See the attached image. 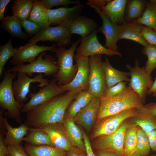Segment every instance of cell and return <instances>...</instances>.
<instances>
[{
    "label": "cell",
    "instance_id": "cell-14",
    "mask_svg": "<svg viewBox=\"0 0 156 156\" xmlns=\"http://www.w3.org/2000/svg\"><path fill=\"white\" fill-rule=\"evenodd\" d=\"M74 59L77 65V70L73 80L69 83L61 86L65 91L73 90H83L89 88V78L90 66L89 57L74 55Z\"/></svg>",
    "mask_w": 156,
    "mask_h": 156
},
{
    "label": "cell",
    "instance_id": "cell-15",
    "mask_svg": "<svg viewBox=\"0 0 156 156\" xmlns=\"http://www.w3.org/2000/svg\"><path fill=\"white\" fill-rule=\"evenodd\" d=\"M84 7V5L81 3L70 8L47 9L50 25H58L68 29L74 20L80 15Z\"/></svg>",
    "mask_w": 156,
    "mask_h": 156
},
{
    "label": "cell",
    "instance_id": "cell-13",
    "mask_svg": "<svg viewBox=\"0 0 156 156\" xmlns=\"http://www.w3.org/2000/svg\"><path fill=\"white\" fill-rule=\"evenodd\" d=\"M130 122L126 120L114 133L98 137L95 144L97 150L112 151L124 156L123 140L126 130Z\"/></svg>",
    "mask_w": 156,
    "mask_h": 156
},
{
    "label": "cell",
    "instance_id": "cell-54",
    "mask_svg": "<svg viewBox=\"0 0 156 156\" xmlns=\"http://www.w3.org/2000/svg\"><path fill=\"white\" fill-rule=\"evenodd\" d=\"M129 156H140L139 154L136 152L133 154Z\"/></svg>",
    "mask_w": 156,
    "mask_h": 156
},
{
    "label": "cell",
    "instance_id": "cell-49",
    "mask_svg": "<svg viewBox=\"0 0 156 156\" xmlns=\"http://www.w3.org/2000/svg\"><path fill=\"white\" fill-rule=\"evenodd\" d=\"M10 0H0V20L3 19L4 17V12L7 5L11 1Z\"/></svg>",
    "mask_w": 156,
    "mask_h": 156
},
{
    "label": "cell",
    "instance_id": "cell-22",
    "mask_svg": "<svg viewBox=\"0 0 156 156\" xmlns=\"http://www.w3.org/2000/svg\"><path fill=\"white\" fill-rule=\"evenodd\" d=\"M127 0H109L104 5L100 8L103 14L113 23L120 25L124 21Z\"/></svg>",
    "mask_w": 156,
    "mask_h": 156
},
{
    "label": "cell",
    "instance_id": "cell-55",
    "mask_svg": "<svg viewBox=\"0 0 156 156\" xmlns=\"http://www.w3.org/2000/svg\"><path fill=\"white\" fill-rule=\"evenodd\" d=\"M58 156H68L67 154L66 155H60Z\"/></svg>",
    "mask_w": 156,
    "mask_h": 156
},
{
    "label": "cell",
    "instance_id": "cell-10",
    "mask_svg": "<svg viewBox=\"0 0 156 156\" xmlns=\"http://www.w3.org/2000/svg\"><path fill=\"white\" fill-rule=\"evenodd\" d=\"M98 29L92 32L88 36L81 38L79 46L77 47L76 54L82 57H89L96 55H105L112 56L121 54L118 51L108 49L103 46L99 41L97 37Z\"/></svg>",
    "mask_w": 156,
    "mask_h": 156
},
{
    "label": "cell",
    "instance_id": "cell-56",
    "mask_svg": "<svg viewBox=\"0 0 156 156\" xmlns=\"http://www.w3.org/2000/svg\"><path fill=\"white\" fill-rule=\"evenodd\" d=\"M5 156H11L10 155V154H8L7 155Z\"/></svg>",
    "mask_w": 156,
    "mask_h": 156
},
{
    "label": "cell",
    "instance_id": "cell-46",
    "mask_svg": "<svg viewBox=\"0 0 156 156\" xmlns=\"http://www.w3.org/2000/svg\"><path fill=\"white\" fill-rule=\"evenodd\" d=\"M82 133L87 156H96L93 152L88 136L83 131Z\"/></svg>",
    "mask_w": 156,
    "mask_h": 156
},
{
    "label": "cell",
    "instance_id": "cell-33",
    "mask_svg": "<svg viewBox=\"0 0 156 156\" xmlns=\"http://www.w3.org/2000/svg\"><path fill=\"white\" fill-rule=\"evenodd\" d=\"M146 1L143 0H127L124 21H134L142 15L146 7Z\"/></svg>",
    "mask_w": 156,
    "mask_h": 156
},
{
    "label": "cell",
    "instance_id": "cell-1",
    "mask_svg": "<svg viewBox=\"0 0 156 156\" xmlns=\"http://www.w3.org/2000/svg\"><path fill=\"white\" fill-rule=\"evenodd\" d=\"M81 91H67L38 105L27 112L23 123L29 127L41 128L48 125L62 123L67 108Z\"/></svg>",
    "mask_w": 156,
    "mask_h": 156
},
{
    "label": "cell",
    "instance_id": "cell-16",
    "mask_svg": "<svg viewBox=\"0 0 156 156\" xmlns=\"http://www.w3.org/2000/svg\"><path fill=\"white\" fill-rule=\"evenodd\" d=\"M57 44L48 46L44 45H38L37 43H28L26 44L17 47V52L10 61L13 65L23 64L25 62L32 63L36 59L42 52L46 51L55 53Z\"/></svg>",
    "mask_w": 156,
    "mask_h": 156
},
{
    "label": "cell",
    "instance_id": "cell-28",
    "mask_svg": "<svg viewBox=\"0 0 156 156\" xmlns=\"http://www.w3.org/2000/svg\"><path fill=\"white\" fill-rule=\"evenodd\" d=\"M24 148L29 156H58L67 154L65 151L48 145H34L27 143Z\"/></svg>",
    "mask_w": 156,
    "mask_h": 156
},
{
    "label": "cell",
    "instance_id": "cell-47",
    "mask_svg": "<svg viewBox=\"0 0 156 156\" xmlns=\"http://www.w3.org/2000/svg\"><path fill=\"white\" fill-rule=\"evenodd\" d=\"M67 153L68 156H87L86 152L73 146Z\"/></svg>",
    "mask_w": 156,
    "mask_h": 156
},
{
    "label": "cell",
    "instance_id": "cell-52",
    "mask_svg": "<svg viewBox=\"0 0 156 156\" xmlns=\"http://www.w3.org/2000/svg\"><path fill=\"white\" fill-rule=\"evenodd\" d=\"M93 5L100 8L105 5L108 1L106 0H87Z\"/></svg>",
    "mask_w": 156,
    "mask_h": 156
},
{
    "label": "cell",
    "instance_id": "cell-9",
    "mask_svg": "<svg viewBox=\"0 0 156 156\" xmlns=\"http://www.w3.org/2000/svg\"><path fill=\"white\" fill-rule=\"evenodd\" d=\"M17 78L12 83L13 92L16 101L20 104H23L28 100L27 95L30 92V86L31 83H40L38 87L42 88L49 83L50 81L44 78L42 74L40 73L34 77L30 78L26 74L17 72Z\"/></svg>",
    "mask_w": 156,
    "mask_h": 156
},
{
    "label": "cell",
    "instance_id": "cell-30",
    "mask_svg": "<svg viewBox=\"0 0 156 156\" xmlns=\"http://www.w3.org/2000/svg\"><path fill=\"white\" fill-rule=\"evenodd\" d=\"M23 141L32 145L54 146L47 134L40 128L29 127L27 135L23 138Z\"/></svg>",
    "mask_w": 156,
    "mask_h": 156
},
{
    "label": "cell",
    "instance_id": "cell-5",
    "mask_svg": "<svg viewBox=\"0 0 156 156\" xmlns=\"http://www.w3.org/2000/svg\"><path fill=\"white\" fill-rule=\"evenodd\" d=\"M10 72H21L25 73L29 77L36 73L44 74V76H53L58 70L55 58L47 54L46 51L41 53L34 62L27 64H24L14 66L9 69Z\"/></svg>",
    "mask_w": 156,
    "mask_h": 156
},
{
    "label": "cell",
    "instance_id": "cell-31",
    "mask_svg": "<svg viewBox=\"0 0 156 156\" xmlns=\"http://www.w3.org/2000/svg\"><path fill=\"white\" fill-rule=\"evenodd\" d=\"M138 128L135 124L131 122L126 130L123 140L124 156H130L136 151Z\"/></svg>",
    "mask_w": 156,
    "mask_h": 156
},
{
    "label": "cell",
    "instance_id": "cell-3",
    "mask_svg": "<svg viewBox=\"0 0 156 156\" xmlns=\"http://www.w3.org/2000/svg\"><path fill=\"white\" fill-rule=\"evenodd\" d=\"M81 38L72 43L70 47L66 49L64 47L57 48L55 53L57 58L56 64L58 67L57 73L53 76L60 86L70 83L75 77L77 70V64H73L74 53Z\"/></svg>",
    "mask_w": 156,
    "mask_h": 156
},
{
    "label": "cell",
    "instance_id": "cell-36",
    "mask_svg": "<svg viewBox=\"0 0 156 156\" xmlns=\"http://www.w3.org/2000/svg\"><path fill=\"white\" fill-rule=\"evenodd\" d=\"M12 37L7 43L0 47V76L1 75L4 66L8 60L13 57L17 52L16 48H14L12 43Z\"/></svg>",
    "mask_w": 156,
    "mask_h": 156
},
{
    "label": "cell",
    "instance_id": "cell-50",
    "mask_svg": "<svg viewBox=\"0 0 156 156\" xmlns=\"http://www.w3.org/2000/svg\"><path fill=\"white\" fill-rule=\"evenodd\" d=\"M144 108L151 114L156 116V103H150L144 105Z\"/></svg>",
    "mask_w": 156,
    "mask_h": 156
},
{
    "label": "cell",
    "instance_id": "cell-17",
    "mask_svg": "<svg viewBox=\"0 0 156 156\" xmlns=\"http://www.w3.org/2000/svg\"><path fill=\"white\" fill-rule=\"evenodd\" d=\"M86 4L94 9L102 20V25L99 27L98 31L102 33L105 38L104 46L107 49L113 51H118L117 42L119 25L112 22L102 12L99 7L94 5L88 1Z\"/></svg>",
    "mask_w": 156,
    "mask_h": 156
},
{
    "label": "cell",
    "instance_id": "cell-45",
    "mask_svg": "<svg viewBox=\"0 0 156 156\" xmlns=\"http://www.w3.org/2000/svg\"><path fill=\"white\" fill-rule=\"evenodd\" d=\"M146 134L151 150L156 153V129Z\"/></svg>",
    "mask_w": 156,
    "mask_h": 156
},
{
    "label": "cell",
    "instance_id": "cell-23",
    "mask_svg": "<svg viewBox=\"0 0 156 156\" xmlns=\"http://www.w3.org/2000/svg\"><path fill=\"white\" fill-rule=\"evenodd\" d=\"M99 27L94 19L80 15L73 21L68 29L71 34H77L84 38L98 29Z\"/></svg>",
    "mask_w": 156,
    "mask_h": 156
},
{
    "label": "cell",
    "instance_id": "cell-20",
    "mask_svg": "<svg viewBox=\"0 0 156 156\" xmlns=\"http://www.w3.org/2000/svg\"><path fill=\"white\" fill-rule=\"evenodd\" d=\"M144 25L135 21H124L119 25L118 39L130 40L146 47L148 44L143 38L141 31Z\"/></svg>",
    "mask_w": 156,
    "mask_h": 156
},
{
    "label": "cell",
    "instance_id": "cell-57",
    "mask_svg": "<svg viewBox=\"0 0 156 156\" xmlns=\"http://www.w3.org/2000/svg\"><path fill=\"white\" fill-rule=\"evenodd\" d=\"M156 156V155H153V156Z\"/></svg>",
    "mask_w": 156,
    "mask_h": 156
},
{
    "label": "cell",
    "instance_id": "cell-40",
    "mask_svg": "<svg viewBox=\"0 0 156 156\" xmlns=\"http://www.w3.org/2000/svg\"><path fill=\"white\" fill-rule=\"evenodd\" d=\"M21 25L26 34L29 37H32L34 35L35 36L41 29L38 24L28 19L22 21Z\"/></svg>",
    "mask_w": 156,
    "mask_h": 156
},
{
    "label": "cell",
    "instance_id": "cell-27",
    "mask_svg": "<svg viewBox=\"0 0 156 156\" xmlns=\"http://www.w3.org/2000/svg\"><path fill=\"white\" fill-rule=\"evenodd\" d=\"M2 28L11 36L21 39L27 40L28 36L22 29L21 21L17 17L12 15L5 17L1 23Z\"/></svg>",
    "mask_w": 156,
    "mask_h": 156
},
{
    "label": "cell",
    "instance_id": "cell-8",
    "mask_svg": "<svg viewBox=\"0 0 156 156\" xmlns=\"http://www.w3.org/2000/svg\"><path fill=\"white\" fill-rule=\"evenodd\" d=\"M137 112L136 109H128L99 120L95 128L93 137L96 138L114 133L125 121L135 116Z\"/></svg>",
    "mask_w": 156,
    "mask_h": 156
},
{
    "label": "cell",
    "instance_id": "cell-6",
    "mask_svg": "<svg viewBox=\"0 0 156 156\" xmlns=\"http://www.w3.org/2000/svg\"><path fill=\"white\" fill-rule=\"evenodd\" d=\"M102 56L101 55H96L89 57V90L94 97L101 98L105 96L107 89Z\"/></svg>",
    "mask_w": 156,
    "mask_h": 156
},
{
    "label": "cell",
    "instance_id": "cell-34",
    "mask_svg": "<svg viewBox=\"0 0 156 156\" xmlns=\"http://www.w3.org/2000/svg\"><path fill=\"white\" fill-rule=\"evenodd\" d=\"M33 5V0H14L11 7L13 15L21 21L29 18Z\"/></svg>",
    "mask_w": 156,
    "mask_h": 156
},
{
    "label": "cell",
    "instance_id": "cell-44",
    "mask_svg": "<svg viewBox=\"0 0 156 156\" xmlns=\"http://www.w3.org/2000/svg\"><path fill=\"white\" fill-rule=\"evenodd\" d=\"M7 146L11 156H29L21 145L15 146L8 145Z\"/></svg>",
    "mask_w": 156,
    "mask_h": 156
},
{
    "label": "cell",
    "instance_id": "cell-12",
    "mask_svg": "<svg viewBox=\"0 0 156 156\" xmlns=\"http://www.w3.org/2000/svg\"><path fill=\"white\" fill-rule=\"evenodd\" d=\"M72 35L68 29L58 25L42 28L39 32L29 40L30 43L50 41L57 43L58 47H64L71 43Z\"/></svg>",
    "mask_w": 156,
    "mask_h": 156
},
{
    "label": "cell",
    "instance_id": "cell-38",
    "mask_svg": "<svg viewBox=\"0 0 156 156\" xmlns=\"http://www.w3.org/2000/svg\"><path fill=\"white\" fill-rule=\"evenodd\" d=\"M94 97L93 95L89 90H84L80 91L75 99L82 109L89 104Z\"/></svg>",
    "mask_w": 156,
    "mask_h": 156
},
{
    "label": "cell",
    "instance_id": "cell-18",
    "mask_svg": "<svg viewBox=\"0 0 156 156\" xmlns=\"http://www.w3.org/2000/svg\"><path fill=\"white\" fill-rule=\"evenodd\" d=\"M3 110L1 109L0 111V123L6 131L5 136L3 138V142L5 145L21 146V142L27 133L29 127L22 123L18 127H13L8 122L6 111L3 117Z\"/></svg>",
    "mask_w": 156,
    "mask_h": 156
},
{
    "label": "cell",
    "instance_id": "cell-11",
    "mask_svg": "<svg viewBox=\"0 0 156 156\" xmlns=\"http://www.w3.org/2000/svg\"><path fill=\"white\" fill-rule=\"evenodd\" d=\"M65 91L59 85L54 78L50 81L47 85L39 88L37 92H30L28 94L29 100L25 104L21 110L22 112H27L38 105L65 93Z\"/></svg>",
    "mask_w": 156,
    "mask_h": 156
},
{
    "label": "cell",
    "instance_id": "cell-35",
    "mask_svg": "<svg viewBox=\"0 0 156 156\" xmlns=\"http://www.w3.org/2000/svg\"><path fill=\"white\" fill-rule=\"evenodd\" d=\"M137 134L136 152L140 156H148L150 153L151 149L147 134L138 127Z\"/></svg>",
    "mask_w": 156,
    "mask_h": 156
},
{
    "label": "cell",
    "instance_id": "cell-37",
    "mask_svg": "<svg viewBox=\"0 0 156 156\" xmlns=\"http://www.w3.org/2000/svg\"><path fill=\"white\" fill-rule=\"evenodd\" d=\"M142 52L147 57L144 66L145 70L148 74L151 75L156 68V45L149 44L142 48Z\"/></svg>",
    "mask_w": 156,
    "mask_h": 156
},
{
    "label": "cell",
    "instance_id": "cell-21",
    "mask_svg": "<svg viewBox=\"0 0 156 156\" xmlns=\"http://www.w3.org/2000/svg\"><path fill=\"white\" fill-rule=\"evenodd\" d=\"M61 123L49 125L41 128L47 134L54 146L67 152L73 146Z\"/></svg>",
    "mask_w": 156,
    "mask_h": 156
},
{
    "label": "cell",
    "instance_id": "cell-41",
    "mask_svg": "<svg viewBox=\"0 0 156 156\" xmlns=\"http://www.w3.org/2000/svg\"><path fill=\"white\" fill-rule=\"evenodd\" d=\"M141 33L143 38L148 44L156 45V32L149 27L144 26Z\"/></svg>",
    "mask_w": 156,
    "mask_h": 156
},
{
    "label": "cell",
    "instance_id": "cell-42",
    "mask_svg": "<svg viewBox=\"0 0 156 156\" xmlns=\"http://www.w3.org/2000/svg\"><path fill=\"white\" fill-rule=\"evenodd\" d=\"M127 87L126 82L122 81L119 82L107 88L104 96L109 97L117 94L123 90Z\"/></svg>",
    "mask_w": 156,
    "mask_h": 156
},
{
    "label": "cell",
    "instance_id": "cell-43",
    "mask_svg": "<svg viewBox=\"0 0 156 156\" xmlns=\"http://www.w3.org/2000/svg\"><path fill=\"white\" fill-rule=\"evenodd\" d=\"M81 109V106L75 100L73 101L66 109L67 118L74 119Z\"/></svg>",
    "mask_w": 156,
    "mask_h": 156
},
{
    "label": "cell",
    "instance_id": "cell-7",
    "mask_svg": "<svg viewBox=\"0 0 156 156\" xmlns=\"http://www.w3.org/2000/svg\"><path fill=\"white\" fill-rule=\"evenodd\" d=\"M126 66L130 73V81L129 86L138 95L144 103L147 92L153 82L152 77L151 75L147 73L144 66H140L139 60L137 58L135 59L134 66L132 67L128 64Z\"/></svg>",
    "mask_w": 156,
    "mask_h": 156
},
{
    "label": "cell",
    "instance_id": "cell-24",
    "mask_svg": "<svg viewBox=\"0 0 156 156\" xmlns=\"http://www.w3.org/2000/svg\"><path fill=\"white\" fill-rule=\"evenodd\" d=\"M102 62L107 88L122 81L129 82V72L122 71L114 68L110 63L108 59L105 57Z\"/></svg>",
    "mask_w": 156,
    "mask_h": 156
},
{
    "label": "cell",
    "instance_id": "cell-29",
    "mask_svg": "<svg viewBox=\"0 0 156 156\" xmlns=\"http://www.w3.org/2000/svg\"><path fill=\"white\" fill-rule=\"evenodd\" d=\"M47 11L40 0H34L28 20L38 24L41 29L50 26Z\"/></svg>",
    "mask_w": 156,
    "mask_h": 156
},
{
    "label": "cell",
    "instance_id": "cell-53",
    "mask_svg": "<svg viewBox=\"0 0 156 156\" xmlns=\"http://www.w3.org/2000/svg\"><path fill=\"white\" fill-rule=\"evenodd\" d=\"M147 94L152 95L153 96L156 97V77L155 81H153L151 87L148 90Z\"/></svg>",
    "mask_w": 156,
    "mask_h": 156
},
{
    "label": "cell",
    "instance_id": "cell-48",
    "mask_svg": "<svg viewBox=\"0 0 156 156\" xmlns=\"http://www.w3.org/2000/svg\"><path fill=\"white\" fill-rule=\"evenodd\" d=\"M3 133L0 134V156H5L9 154L7 147L3 141Z\"/></svg>",
    "mask_w": 156,
    "mask_h": 156
},
{
    "label": "cell",
    "instance_id": "cell-39",
    "mask_svg": "<svg viewBox=\"0 0 156 156\" xmlns=\"http://www.w3.org/2000/svg\"><path fill=\"white\" fill-rule=\"evenodd\" d=\"M47 9H51L52 7L59 6H67L70 4L76 5L81 3L80 1L71 0H40Z\"/></svg>",
    "mask_w": 156,
    "mask_h": 156
},
{
    "label": "cell",
    "instance_id": "cell-4",
    "mask_svg": "<svg viewBox=\"0 0 156 156\" xmlns=\"http://www.w3.org/2000/svg\"><path fill=\"white\" fill-rule=\"evenodd\" d=\"M17 72H10L9 69L5 72L4 77L0 84V106L6 110L8 118L14 119L17 123H21L20 112L24 104H20L16 100L12 89L13 80Z\"/></svg>",
    "mask_w": 156,
    "mask_h": 156
},
{
    "label": "cell",
    "instance_id": "cell-25",
    "mask_svg": "<svg viewBox=\"0 0 156 156\" xmlns=\"http://www.w3.org/2000/svg\"><path fill=\"white\" fill-rule=\"evenodd\" d=\"M75 122L73 119L64 118L62 123L65 133L72 145L86 152L82 131Z\"/></svg>",
    "mask_w": 156,
    "mask_h": 156
},
{
    "label": "cell",
    "instance_id": "cell-26",
    "mask_svg": "<svg viewBox=\"0 0 156 156\" xmlns=\"http://www.w3.org/2000/svg\"><path fill=\"white\" fill-rule=\"evenodd\" d=\"M136 109L137 114L131 118V122L135 124L146 133L156 129V116L147 110L144 106Z\"/></svg>",
    "mask_w": 156,
    "mask_h": 156
},
{
    "label": "cell",
    "instance_id": "cell-19",
    "mask_svg": "<svg viewBox=\"0 0 156 156\" xmlns=\"http://www.w3.org/2000/svg\"><path fill=\"white\" fill-rule=\"evenodd\" d=\"M101 98L94 97L88 105L81 109L73 119L86 130L89 131L94 124L100 103Z\"/></svg>",
    "mask_w": 156,
    "mask_h": 156
},
{
    "label": "cell",
    "instance_id": "cell-51",
    "mask_svg": "<svg viewBox=\"0 0 156 156\" xmlns=\"http://www.w3.org/2000/svg\"><path fill=\"white\" fill-rule=\"evenodd\" d=\"M96 156H121L116 152L109 151L97 150Z\"/></svg>",
    "mask_w": 156,
    "mask_h": 156
},
{
    "label": "cell",
    "instance_id": "cell-32",
    "mask_svg": "<svg viewBox=\"0 0 156 156\" xmlns=\"http://www.w3.org/2000/svg\"><path fill=\"white\" fill-rule=\"evenodd\" d=\"M134 21L156 32V0L146 1L145 8L142 15Z\"/></svg>",
    "mask_w": 156,
    "mask_h": 156
},
{
    "label": "cell",
    "instance_id": "cell-2",
    "mask_svg": "<svg viewBox=\"0 0 156 156\" xmlns=\"http://www.w3.org/2000/svg\"><path fill=\"white\" fill-rule=\"evenodd\" d=\"M144 105L138 95L129 86H127L117 94L101 98L96 118L99 120L125 110L139 108Z\"/></svg>",
    "mask_w": 156,
    "mask_h": 156
}]
</instances>
